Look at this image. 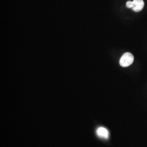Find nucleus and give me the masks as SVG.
<instances>
[{
	"label": "nucleus",
	"mask_w": 147,
	"mask_h": 147,
	"mask_svg": "<svg viewBox=\"0 0 147 147\" xmlns=\"http://www.w3.org/2000/svg\"><path fill=\"white\" fill-rule=\"evenodd\" d=\"M133 2V7L132 8V11L136 12H138L142 11L143 9L144 3L143 0H134Z\"/></svg>",
	"instance_id": "obj_2"
},
{
	"label": "nucleus",
	"mask_w": 147,
	"mask_h": 147,
	"mask_svg": "<svg viewBox=\"0 0 147 147\" xmlns=\"http://www.w3.org/2000/svg\"><path fill=\"white\" fill-rule=\"evenodd\" d=\"M96 134L100 138L107 139L109 136V131L103 127H100L96 130Z\"/></svg>",
	"instance_id": "obj_3"
},
{
	"label": "nucleus",
	"mask_w": 147,
	"mask_h": 147,
	"mask_svg": "<svg viewBox=\"0 0 147 147\" xmlns=\"http://www.w3.org/2000/svg\"><path fill=\"white\" fill-rule=\"evenodd\" d=\"M134 61V57L133 55L130 53H124L121 56L119 63L121 67H127L130 66Z\"/></svg>",
	"instance_id": "obj_1"
},
{
	"label": "nucleus",
	"mask_w": 147,
	"mask_h": 147,
	"mask_svg": "<svg viewBox=\"0 0 147 147\" xmlns=\"http://www.w3.org/2000/svg\"><path fill=\"white\" fill-rule=\"evenodd\" d=\"M126 5L127 8H132V7H133V2H132V1H127L126 2Z\"/></svg>",
	"instance_id": "obj_4"
}]
</instances>
